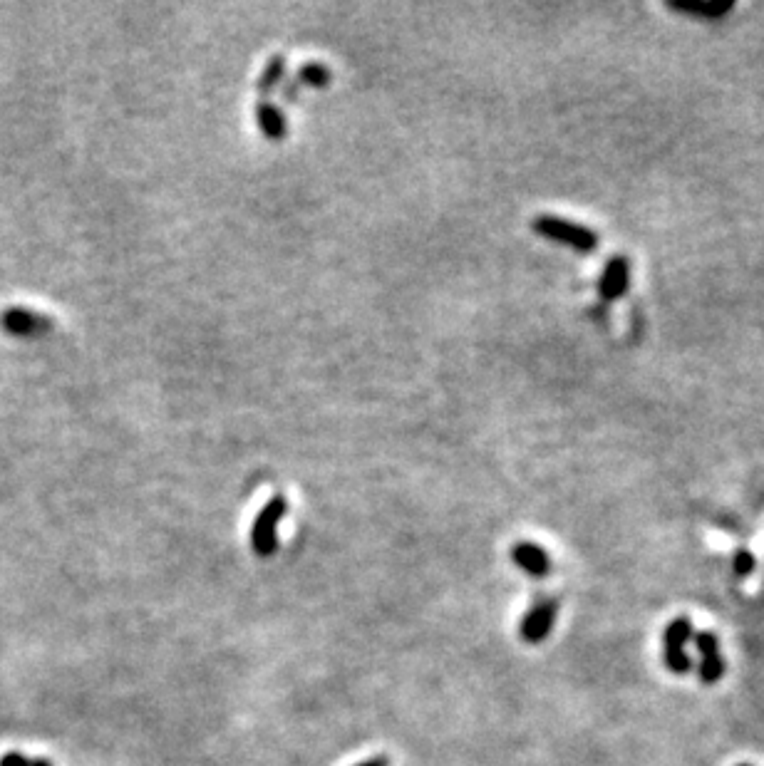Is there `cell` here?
<instances>
[{
  "label": "cell",
  "instance_id": "1",
  "mask_svg": "<svg viewBox=\"0 0 764 766\" xmlns=\"http://www.w3.org/2000/svg\"><path fill=\"white\" fill-rule=\"evenodd\" d=\"M531 229L539 236L549 238V241L561 243V246H569L578 253H593L601 246V238L596 231H591L588 226L576 224V221L561 219L554 214H541L531 221Z\"/></svg>",
  "mask_w": 764,
  "mask_h": 766
},
{
  "label": "cell",
  "instance_id": "2",
  "mask_svg": "<svg viewBox=\"0 0 764 766\" xmlns=\"http://www.w3.org/2000/svg\"><path fill=\"white\" fill-rule=\"evenodd\" d=\"M288 511V501L283 494L271 496L266 506L258 511V516L254 519V526H251V548L256 551V556H273L278 548V524L286 516Z\"/></svg>",
  "mask_w": 764,
  "mask_h": 766
},
{
  "label": "cell",
  "instance_id": "3",
  "mask_svg": "<svg viewBox=\"0 0 764 766\" xmlns=\"http://www.w3.org/2000/svg\"><path fill=\"white\" fill-rule=\"evenodd\" d=\"M693 635H695L693 623H690L688 618L673 620V623L665 628V635H663L665 665H668L673 672H678V675H683V672H688L690 667H693L690 657L685 655V645L693 640Z\"/></svg>",
  "mask_w": 764,
  "mask_h": 766
},
{
  "label": "cell",
  "instance_id": "4",
  "mask_svg": "<svg viewBox=\"0 0 764 766\" xmlns=\"http://www.w3.org/2000/svg\"><path fill=\"white\" fill-rule=\"evenodd\" d=\"M628 288H631V261L623 253H616L603 266L601 278H598V295L606 303H616L628 293Z\"/></svg>",
  "mask_w": 764,
  "mask_h": 766
},
{
  "label": "cell",
  "instance_id": "5",
  "mask_svg": "<svg viewBox=\"0 0 764 766\" xmlns=\"http://www.w3.org/2000/svg\"><path fill=\"white\" fill-rule=\"evenodd\" d=\"M556 610H559V603H556L554 598L536 600V603L529 608V613L524 615V620H521V638L531 645L546 640V635H549L551 628H554Z\"/></svg>",
  "mask_w": 764,
  "mask_h": 766
},
{
  "label": "cell",
  "instance_id": "6",
  "mask_svg": "<svg viewBox=\"0 0 764 766\" xmlns=\"http://www.w3.org/2000/svg\"><path fill=\"white\" fill-rule=\"evenodd\" d=\"M511 561H514V566H519L521 571L529 573L531 578H546L551 571L549 553L531 541L516 543V546L511 548Z\"/></svg>",
  "mask_w": 764,
  "mask_h": 766
},
{
  "label": "cell",
  "instance_id": "7",
  "mask_svg": "<svg viewBox=\"0 0 764 766\" xmlns=\"http://www.w3.org/2000/svg\"><path fill=\"white\" fill-rule=\"evenodd\" d=\"M665 5H668L670 10H675V13L700 15V18H707V20H720L735 10V3H732V0H693V3H685V0H668Z\"/></svg>",
  "mask_w": 764,
  "mask_h": 766
},
{
  "label": "cell",
  "instance_id": "8",
  "mask_svg": "<svg viewBox=\"0 0 764 766\" xmlns=\"http://www.w3.org/2000/svg\"><path fill=\"white\" fill-rule=\"evenodd\" d=\"M256 122H258V129H261L271 142H281V139L286 137L288 132L286 115H283L276 105H271V102H258Z\"/></svg>",
  "mask_w": 764,
  "mask_h": 766
},
{
  "label": "cell",
  "instance_id": "9",
  "mask_svg": "<svg viewBox=\"0 0 764 766\" xmlns=\"http://www.w3.org/2000/svg\"><path fill=\"white\" fill-rule=\"evenodd\" d=\"M283 75H286V55H273V58L266 62L261 75H258L256 90L261 92V95H268V92H273L281 85Z\"/></svg>",
  "mask_w": 764,
  "mask_h": 766
},
{
  "label": "cell",
  "instance_id": "10",
  "mask_svg": "<svg viewBox=\"0 0 764 766\" xmlns=\"http://www.w3.org/2000/svg\"><path fill=\"white\" fill-rule=\"evenodd\" d=\"M330 80H333V72H330L328 65H323V62H306V65H301V70H298L296 75V85H308V87H328Z\"/></svg>",
  "mask_w": 764,
  "mask_h": 766
},
{
  "label": "cell",
  "instance_id": "11",
  "mask_svg": "<svg viewBox=\"0 0 764 766\" xmlns=\"http://www.w3.org/2000/svg\"><path fill=\"white\" fill-rule=\"evenodd\" d=\"M725 675V662H722L720 652H710V655H702L700 660V680L705 685H715L720 682V677Z\"/></svg>",
  "mask_w": 764,
  "mask_h": 766
},
{
  "label": "cell",
  "instance_id": "12",
  "mask_svg": "<svg viewBox=\"0 0 764 766\" xmlns=\"http://www.w3.org/2000/svg\"><path fill=\"white\" fill-rule=\"evenodd\" d=\"M755 568H757V558L750 548H737V551L732 553V571H735V576L747 578L755 573Z\"/></svg>",
  "mask_w": 764,
  "mask_h": 766
},
{
  "label": "cell",
  "instance_id": "13",
  "mask_svg": "<svg viewBox=\"0 0 764 766\" xmlns=\"http://www.w3.org/2000/svg\"><path fill=\"white\" fill-rule=\"evenodd\" d=\"M693 643H695V648H698L700 655L720 652V640H717V635L710 633V630H700V633H695Z\"/></svg>",
  "mask_w": 764,
  "mask_h": 766
},
{
  "label": "cell",
  "instance_id": "14",
  "mask_svg": "<svg viewBox=\"0 0 764 766\" xmlns=\"http://www.w3.org/2000/svg\"><path fill=\"white\" fill-rule=\"evenodd\" d=\"M0 766H50V762H45V759H28L18 752H10L0 759Z\"/></svg>",
  "mask_w": 764,
  "mask_h": 766
},
{
  "label": "cell",
  "instance_id": "15",
  "mask_svg": "<svg viewBox=\"0 0 764 766\" xmlns=\"http://www.w3.org/2000/svg\"><path fill=\"white\" fill-rule=\"evenodd\" d=\"M355 766H387V759L385 757H373V759H368V762L355 764Z\"/></svg>",
  "mask_w": 764,
  "mask_h": 766
},
{
  "label": "cell",
  "instance_id": "16",
  "mask_svg": "<svg viewBox=\"0 0 764 766\" xmlns=\"http://www.w3.org/2000/svg\"><path fill=\"white\" fill-rule=\"evenodd\" d=\"M740 766H750V764H740Z\"/></svg>",
  "mask_w": 764,
  "mask_h": 766
}]
</instances>
